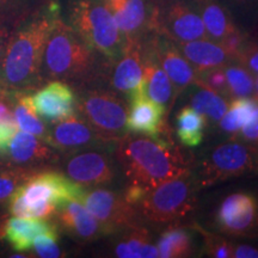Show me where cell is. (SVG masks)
<instances>
[{"instance_id":"cell-23","label":"cell","mask_w":258,"mask_h":258,"mask_svg":"<svg viewBox=\"0 0 258 258\" xmlns=\"http://www.w3.org/2000/svg\"><path fill=\"white\" fill-rule=\"evenodd\" d=\"M176 44L196 73L214 69V67L226 66L231 61H233L225 48L219 42L213 41L211 38L179 42Z\"/></svg>"},{"instance_id":"cell-30","label":"cell","mask_w":258,"mask_h":258,"mask_svg":"<svg viewBox=\"0 0 258 258\" xmlns=\"http://www.w3.org/2000/svg\"><path fill=\"white\" fill-rule=\"evenodd\" d=\"M199 90L190 96L189 105L201 114L207 122L218 123L224 117L230 102L211 90L198 86Z\"/></svg>"},{"instance_id":"cell-26","label":"cell","mask_w":258,"mask_h":258,"mask_svg":"<svg viewBox=\"0 0 258 258\" xmlns=\"http://www.w3.org/2000/svg\"><path fill=\"white\" fill-rule=\"evenodd\" d=\"M157 247L161 258H186L195 254L192 233L178 225H171L161 232Z\"/></svg>"},{"instance_id":"cell-7","label":"cell","mask_w":258,"mask_h":258,"mask_svg":"<svg viewBox=\"0 0 258 258\" xmlns=\"http://www.w3.org/2000/svg\"><path fill=\"white\" fill-rule=\"evenodd\" d=\"M250 173H258V150L231 139L203 158L195 179L199 188H207Z\"/></svg>"},{"instance_id":"cell-8","label":"cell","mask_w":258,"mask_h":258,"mask_svg":"<svg viewBox=\"0 0 258 258\" xmlns=\"http://www.w3.org/2000/svg\"><path fill=\"white\" fill-rule=\"evenodd\" d=\"M80 202L99 221L105 235L120 234L144 221L137 207L125 201L122 192L111 189L103 186L85 189Z\"/></svg>"},{"instance_id":"cell-21","label":"cell","mask_w":258,"mask_h":258,"mask_svg":"<svg viewBox=\"0 0 258 258\" xmlns=\"http://www.w3.org/2000/svg\"><path fill=\"white\" fill-rule=\"evenodd\" d=\"M53 219L8 218L4 224V240L15 252H30L35 238L40 234H59Z\"/></svg>"},{"instance_id":"cell-47","label":"cell","mask_w":258,"mask_h":258,"mask_svg":"<svg viewBox=\"0 0 258 258\" xmlns=\"http://www.w3.org/2000/svg\"><path fill=\"white\" fill-rule=\"evenodd\" d=\"M156 3H159V2H163V0H154Z\"/></svg>"},{"instance_id":"cell-45","label":"cell","mask_w":258,"mask_h":258,"mask_svg":"<svg viewBox=\"0 0 258 258\" xmlns=\"http://www.w3.org/2000/svg\"><path fill=\"white\" fill-rule=\"evenodd\" d=\"M252 97L258 102V74L254 76V92Z\"/></svg>"},{"instance_id":"cell-25","label":"cell","mask_w":258,"mask_h":258,"mask_svg":"<svg viewBox=\"0 0 258 258\" xmlns=\"http://www.w3.org/2000/svg\"><path fill=\"white\" fill-rule=\"evenodd\" d=\"M116 241L114 254L118 258H156L159 257L157 245L152 243L150 231L143 224L129 227Z\"/></svg>"},{"instance_id":"cell-31","label":"cell","mask_w":258,"mask_h":258,"mask_svg":"<svg viewBox=\"0 0 258 258\" xmlns=\"http://www.w3.org/2000/svg\"><path fill=\"white\" fill-rule=\"evenodd\" d=\"M230 101L240 97H252L254 92V76L243 64L231 61L225 66Z\"/></svg>"},{"instance_id":"cell-2","label":"cell","mask_w":258,"mask_h":258,"mask_svg":"<svg viewBox=\"0 0 258 258\" xmlns=\"http://www.w3.org/2000/svg\"><path fill=\"white\" fill-rule=\"evenodd\" d=\"M112 61L86 46L62 16H59L44 48L42 79L44 83L61 80L74 90L98 84L106 85Z\"/></svg>"},{"instance_id":"cell-14","label":"cell","mask_w":258,"mask_h":258,"mask_svg":"<svg viewBox=\"0 0 258 258\" xmlns=\"http://www.w3.org/2000/svg\"><path fill=\"white\" fill-rule=\"evenodd\" d=\"M124 42L144 41L154 34L158 5L154 0H105Z\"/></svg>"},{"instance_id":"cell-27","label":"cell","mask_w":258,"mask_h":258,"mask_svg":"<svg viewBox=\"0 0 258 258\" xmlns=\"http://www.w3.org/2000/svg\"><path fill=\"white\" fill-rule=\"evenodd\" d=\"M207 120L190 105L182 108L176 114V135L183 146L194 148L202 144Z\"/></svg>"},{"instance_id":"cell-39","label":"cell","mask_w":258,"mask_h":258,"mask_svg":"<svg viewBox=\"0 0 258 258\" xmlns=\"http://www.w3.org/2000/svg\"><path fill=\"white\" fill-rule=\"evenodd\" d=\"M18 129V124L14 115L0 121V156H4L6 153L9 145Z\"/></svg>"},{"instance_id":"cell-19","label":"cell","mask_w":258,"mask_h":258,"mask_svg":"<svg viewBox=\"0 0 258 258\" xmlns=\"http://www.w3.org/2000/svg\"><path fill=\"white\" fill-rule=\"evenodd\" d=\"M152 40L158 61L172 84L176 99L195 83L196 72L175 42L158 34H152Z\"/></svg>"},{"instance_id":"cell-5","label":"cell","mask_w":258,"mask_h":258,"mask_svg":"<svg viewBox=\"0 0 258 258\" xmlns=\"http://www.w3.org/2000/svg\"><path fill=\"white\" fill-rule=\"evenodd\" d=\"M77 114L97 134L116 144L128 133L125 128L129 104L123 96L106 85H91L76 90Z\"/></svg>"},{"instance_id":"cell-24","label":"cell","mask_w":258,"mask_h":258,"mask_svg":"<svg viewBox=\"0 0 258 258\" xmlns=\"http://www.w3.org/2000/svg\"><path fill=\"white\" fill-rule=\"evenodd\" d=\"M195 3L211 40L220 42L239 29L230 9L220 0H195Z\"/></svg>"},{"instance_id":"cell-18","label":"cell","mask_w":258,"mask_h":258,"mask_svg":"<svg viewBox=\"0 0 258 258\" xmlns=\"http://www.w3.org/2000/svg\"><path fill=\"white\" fill-rule=\"evenodd\" d=\"M53 220L59 231L78 243L88 244L106 237L99 221L80 201H70L61 206Z\"/></svg>"},{"instance_id":"cell-46","label":"cell","mask_w":258,"mask_h":258,"mask_svg":"<svg viewBox=\"0 0 258 258\" xmlns=\"http://www.w3.org/2000/svg\"><path fill=\"white\" fill-rule=\"evenodd\" d=\"M5 163V161H4V159H3V158H2V156H0V166H2L3 165V164H4Z\"/></svg>"},{"instance_id":"cell-29","label":"cell","mask_w":258,"mask_h":258,"mask_svg":"<svg viewBox=\"0 0 258 258\" xmlns=\"http://www.w3.org/2000/svg\"><path fill=\"white\" fill-rule=\"evenodd\" d=\"M14 116L18 128L43 139L47 137L48 124L35 114L30 102V92L14 93Z\"/></svg>"},{"instance_id":"cell-22","label":"cell","mask_w":258,"mask_h":258,"mask_svg":"<svg viewBox=\"0 0 258 258\" xmlns=\"http://www.w3.org/2000/svg\"><path fill=\"white\" fill-rule=\"evenodd\" d=\"M143 56L145 64L144 80L146 84L147 96L152 101L163 105L167 111V106L172 105L175 101V92L169 77L158 61L152 34L148 35L143 41Z\"/></svg>"},{"instance_id":"cell-37","label":"cell","mask_w":258,"mask_h":258,"mask_svg":"<svg viewBox=\"0 0 258 258\" xmlns=\"http://www.w3.org/2000/svg\"><path fill=\"white\" fill-rule=\"evenodd\" d=\"M237 62L243 64L253 76L258 74V40L249 37L237 56Z\"/></svg>"},{"instance_id":"cell-38","label":"cell","mask_w":258,"mask_h":258,"mask_svg":"<svg viewBox=\"0 0 258 258\" xmlns=\"http://www.w3.org/2000/svg\"><path fill=\"white\" fill-rule=\"evenodd\" d=\"M250 37V34H247L246 31L241 30V29H237V30L232 32V34L227 35L225 38L219 42L222 47L225 48L226 51L230 54L232 60H237L238 54L241 50V48L245 44V42L247 41V38Z\"/></svg>"},{"instance_id":"cell-11","label":"cell","mask_w":258,"mask_h":258,"mask_svg":"<svg viewBox=\"0 0 258 258\" xmlns=\"http://www.w3.org/2000/svg\"><path fill=\"white\" fill-rule=\"evenodd\" d=\"M214 226L227 237L258 238V199L246 191L230 194L215 212Z\"/></svg>"},{"instance_id":"cell-4","label":"cell","mask_w":258,"mask_h":258,"mask_svg":"<svg viewBox=\"0 0 258 258\" xmlns=\"http://www.w3.org/2000/svg\"><path fill=\"white\" fill-rule=\"evenodd\" d=\"M63 19L96 53L109 60L120 56L124 40L105 0H67Z\"/></svg>"},{"instance_id":"cell-15","label":"cell","mask_w":258,"mask_h":258,"mask_svg":"<svg viewBox=\"0 0 258 258\" xmlns=\"http://www.w3.org/2000/svg\"><path fill=\"white\" fill-rule=\"evenodd\" d=\"M144 72L143 41L124 42L122 53L112 61L109 70L106 86L128 101L134 96L147 93Z\"/></svg>"},{"instance_id":"cell-16","label":"cell","mask_w":258,"mask_h":258,"mask_svg":"<svg viewBox=\"0 0 258 258\" xmlns=\"http://www.w3.org/2000/svg\"><path fill=\"white\" fill-rule=\"evenodd\" d=\"M2 158L5 163L32 171L60 169L62 161V156L43 139L23 131L16 133Z\"/></svg>"},{"instance_id":"cell-36","label":"cell","mask_w":258,"mask_h":258,"mask_svg":"<svg viewBox=\"0 0 258 258\" xmlns=\"http://www.w3.org/2000/svg\"><path fill=\"white\" fill-rule=\"evenodd\" d=\"M59 234H40L35 238L32 249L35 257L41 258H59L63 256L59 246Z\"/></svg>"},{"instance_id":"cell-9","label":"cell","mask_w":258,"mask_h":258,"mask_svg":"<svg viewBox=\"0 0 258 258\" xmlns=\"http://www.w3.org/2000/svg\"><path fill=\"white\" fill-rule=\"evenodd\" d=\"M157 5L154 34L175 43L209 38L195 0H163Z\"/></svg>"},{"instance_id":"cell-43","label":"cell","mask_w":258,"mask_h":258,"mask_svg":"<svg viewBox=\"0 0 258 258\" xmlns=\"http://www.w3.org/2000/svg\"><path fill=\"white\" fill-rule=\"evenodd\" d=\"M220 2L224 3L227 8L232 6V8L244 10L252 8L256 3H258V0H220Z\"/></svg>"},{"instance_id":"cell-33","label":"cell","mask_w":258,"mask_h":258,"mask_svg":"<svg viewBox=\"0 0 258 258\" xmlns=\"http://www.w3.org/2000/svg\"><path fill=\"white\" fill-rule=\"evenodd\" d=\"M35 172L37 171L8 163L3 164L0 166V205L4 206L15 190Z\"/></svg>"},{"instance_id":"cell-13","label":"cell","mask_w":258,"mask_h":258,"mask_svg":"<svg viewBox=\"0 0 258 258\" xmlns=\"http://www.w3.org/2000/svg\"><path fill=\"white\" fill-rule=\"evenodd\" d=\"M44 141L56 150L62 158L88 150H109L115 144L109 143L91 128L78 114L56 123L48 124Z\"/></svg>"},{"instance_id":"cell-41","label":"cell","mask_w":258,"mask_h":258,"mask_svg":"<svg viewBox=\"0 0 258 258\" xmlns=\"http://www.w3.org/2000/svg\"><path fill=\"white\" fill-rule=\"evenodd\" d=\"M14 28H15L14 25H11L9 22L4 21L3 18H0V63H2V61L5 56L10 37H11Z\"/></svg>"},{"instance_id":"cell-6","label":"cell","mask_w":258,"mask_h":258,"mask_svg":"<svg viewBox=\"0 0 258 258\" xmlns=\"http://www.w3.org/2000/svg\"><path fill=\"white\" fill-rule=\"evenodd\" d=\"M198 188L195 176L190 172L148 190L135 207L145 221L172 224L194 211Z\"/></svg>"},{"instance_id":"cell-28","label":"cell","mask_w":258,"mask_h":258,"mask_svg":"<svg viewBox=\"0 0 258 258\" xmlns=\"http://www.w3.org/2000/svg\"><path fill=\"white\" fill-rule=\"evenodd\" d=\"M258 115V102L253 97H240L230 101L224 117L218 122L224 133L234 135Z\"/></svg>"},{"instance_id":"cell-10","label":"cell","mask_w":258,"mask_h":258,"mask_svg":"<svg viewBox=\"0 0 258 258\" xmlns=\"http://www.w3.org/2000/svg\"><path fill=\"white\" fill-rule=\"evenodd\" d=\"M85 189L62 170L44 169L32 173L15 192L28 202H48L59 209L70 201H80Z\"/></svg>"},{"instance_id":"cell-12","label":"cell","mask_w":258,"mask_h":258,"mask_svg":"<svg viewBox=\"0 0 258 258\" xmlns=\"http://www.w3.org/2000/svg\"><path fill=\"white\" fill-rule=\"evenodd\" d=\"M60 169L86 189L110 185L117 177L115 158L106 150H88L64 157Z\"/></svg>"},{"instance_id":"cell-32","label":"cell","mask_w":258,"mask_h":258,"mask_svg":"<svg viewBox=\"0 0 258 258\" xmlns=\"http://www.w3.org/2000/svg\"><path fill=\"white\" fill-rule=\"evenodd\" d=\"M50 0H0V18L18 25Z\"/></svg>"},{"instance_id":"cell-20","label":"cell","mask_w":258,"mask_h":258,"mask_svg":"<svg viewBox=\"0 0 258 258\" xmlns=\"http://www.w3.org/2000/svg\"><path fill=\"white\" fill-rule=\"evenodd\" d=\"M128 115L125 128L128 133L157 138L163 132L164 115L166 109L152 101L147 93L138 95L128 99Z\"/></svg>"},{"instance_id":"cell-3","label":"cell","mask_w":258,"mask_h":258,"mask_svg":"<svg viewBox=\"0 0 258 258\" xmlns=\"http://www.w3.org/2000/svg\"><path fill=\"white\" fill-rule=\"evenodd\" d=\"M114 153L128 184L146 190L191 172L184 154L159 137L127 133L116 141Z\"/></svg>"},{"instance_id":"cell-44","label":"cell","mask_w":258,"mask_h":258,"mask_svg":"<svg viewBox=\"0 0 258 258\" xmlns=\"http://www.w3.org/2000/svg\"><path fill=\"white\" fill-rule=\"evenodd\" d=\"M9 213L8 212H3L0 211V249L3 247V245H4L5 240H4V224L6 221V219L9 217Z\"/></svg>"},{"instance_id":"cell-1","label":"cell","mask_w":258,"mask_h":258,"mask_svg":"<svg viewBox=\"0 0 258 258\" xmlns=\"http://www.w3.org/2000/svg\"><path fill=\"white\" fill-rule=\"evenodd\" d=\"M59 16V3L50 0L16 25L0 63V89L11 93L34 92L43 85L44 48Z\"/></svg>"},{"instance_id":"cell-40","label":"cell","mask_w":258,"mask_h":258,"mask_svg":"<svg viewBox=\"0 0 258 258\" xmlns=\"http://www.w3.org/2000/svg\"><path fill=\"white\" fill-rule=\"evenodd\" d=\"M231 139H234V140L240 141V143H244L258 150V115L249 123L245 124L238 133L232 135Z\"/></svg>"},{"instance_id":"cell-34","label":"cell","mask_w":258,"mask_h":258,"mask_svg":"<svg viewBox=\"0 0 258 258\" xmlns=\"http://www.w3.org/2000/svg\"><path fill=\"white\" fill-rule=\"evenodd\" d=\"M196 231L201 234L203 239V251L207 253L209 257L217 258H232L233 256V241L226 239L219 234H214L208 232L201 226L195 224L192 226Z\"/></svg>"},{"instance_id":"cell-17","label":"cell","mask_w":258,"mask_h":258,"mask_svg":"<svg viewBox=\"0 0 258 258\" xmlns=\"http://www.w3.org/2000/svg\"><path fill=\"white\" fill-rule=\"evenodd\" d=\"M30 102L35 114L47 124L77 114V91L69 83L61 80H50L30 92Z\"/></svg>"},{"instance_id":"cell-35","label":"cell","mask_w":258,"mask_h":258,"mask_svg":"<svg viewBox=\"0 0 258 258\" xmlns=\"http://www.w3.org/2000/svg\"><path fill=\"white\" fill-rule=\"evenodd\" d=\"M194 85L211 90V91L218 93L230 102V91H228L227 79H226L225 66L214 67V69L196 73Z\"/></svg>"},{"instance_id":"cell-42","label":"cell","mask_w":258,"mask_h":258,"mask_svg":"<svg viewBox=\"0 0 258 258\" xmlns=\"http://www.w3.org/2000/svg\"><path fill=\"white\" fill-rule=\"evenodd\" d=\"M232 258H258V249L247 244H234Z\"/></svg>"}]
</instances>
